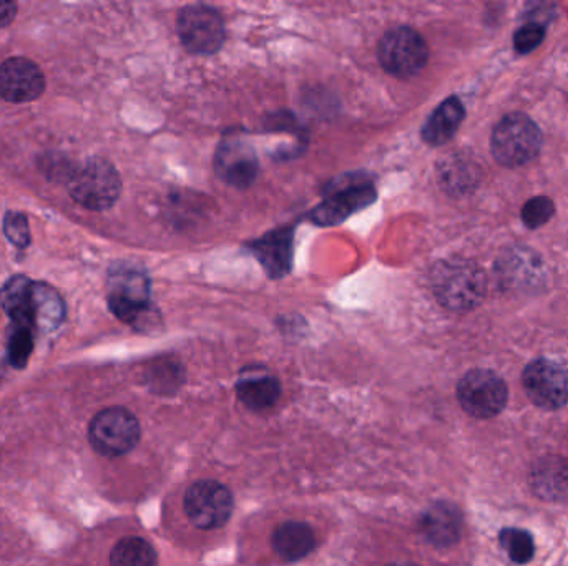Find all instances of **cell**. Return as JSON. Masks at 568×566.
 I'll list each match as a JSON object with an SVG mask.
<instances>
[{
	"mask_svg": "<svg viewBox=\"0 0 568 566\" xmlns=\"http://www.w3.org/2000/svg\"><path fill=\"white\" fill-rule=\"evenodd\" d=\"M431 286L441 306L452 313H467L484 301L488 275L476 261L449 257L436 264Z\"/></svg>",
	"mask_w": 568,
	"mask_h": 566,
	"instance_id": "cell-1",
	"label": "cell"
},
{
	"mask_svg": "<svg viewBox=\"0 0 568 566\" xmlns=\"http://www.w3.org/2000/svg\"><path fill=\"white\" fill-rule=\"evenodd\" d=\"M544 147L541 128L522 112L507 113L495 125L491 150L495 162L505 168H519L541 155Z\"/></svg>",
	"mask_w": 568,
	"mask_h": 566,
	"instance_id": "cell-2",
	"label": "cell"
},
{
	"mask_svg": "<svg viewBox=\"0 0 568 566\" xmlns=\"http://www.w3.org/2000/svg\"><path fill=\"white\" fill-rule=\"evenodd\" d=\"M68 193L87 210L105 212L121 198V175L106 160H89L68 176Z\"/></svg>",
	"mask_w": 568,
	"mask_h": 566,
	"instance_id": "cell-3",
	"label": "cell"
},
{
	"mask_svg": "<svg viewBox=\"0 0 568 566\" xmlns=\"http://www.w3.org/2000/svg\"><path fill=\"white\" fill-rule=\"evenodd\" d=\"M379 62L388 74L411 78L429 61V47L417 30L395 27L388 30L378 47Z\"/></svg>",
	"mask_w": 568,
	"mask_h": 566,
	"instance_id": "cell-4",
	"label": "cell"
},
{
	"mask_svg": "<svg viewBox=\"0 0 568 566\" xmlns=\"http://www.w3.org/2000/svg\"><path fill=\"white\" fill-rule=\"evenodd\" d=\"M140 424L130 411L110 407L93 417L89 429L90 445L105 457H121L140 440Z\"/></svg>",
	"mask_w": 568,
	"mask_h": 566,
	"instance_id": "cell-5",
	"label": "cell"
},
{
	"mask_svg": "<svg viewBox=\"0 0 568 566\" xmlns=\"http://www.w3.org/2000/svg\"><path fill=\"white\" fill-rule=\"evenodd\" d=\"M457 399L476 419H492L507 405V383L494 370H469L457 386Z\"/></svg>",
	"mask_w": 568,
	"mask_h": 566,
	"instance_id": "cell-6",
	"label": "cell"
},
{
	"mask_svg": "<svg viewBox=\"0 0 568 566\" xmlns=\"http://www.w3.org/2000/svg\"><path fill=\"white\" fill-rule=\"evenodd\" d=\"M109 306L118 319L134 324L146 320L150 314V281L146 273L134 267H122L110 276Z\"/></svg>",
	"mask_w": 568,
	"mask_h": 566,
	"instance_id": "cell-7",
	"label": "cell"
},
{
	"mask_svg": "<svg viewBox=\"0 0 568 566\" xmlns=\"http://www.w3.org/2000/svg\"><path fill=\"white\" fill-rule=\"evenodd\" d=\"M177 25L185 49L197 55H212L225 42L222 14L209 5H188L178 14Z\"/></svg>",
	"mask_w": 568,
	"mask_h": 566,
	"instance_id": "cell-8",
	"label": "cell"
},
{
	"mask_svg": "<svg viewBox=\"0 0 568 566\" xmlns=\"http://www.w3.org/2000/svg\"><path fill=\"white\" fill-rule=\"evenodd\" d=\"M233 496L222 483L206 480L197 482L185 495V512L191 524L202 530L223 527L231 517Z\"/></svg>",
	"mask_w": 568,
	"mask_h": 566,
	"instance_id": "cell-9",
	"label": "cell"
},
{
	"mask_svg": "<svg viewBox=\"0 0 568 566\" xmlns=\"http://www.w3.org/2000/svg\"><path fill=\"white\" fill-rule=\"evenodd\" d=\"M523 389L537 407L557 411L568 404V370L561 364L537 360L523 370Z\"/></svg>",
	"mask_w": 568,
	"mask_h": 566,
	"instance_id": "cell-10",
	"label": "cell"
},
{
	"mask_svg": "<svg viewBox=\"0 0 568 566\" xmlns=\"http://www.w3.org/2000/svg\"><path fill=\"white\" fill-rule=\"evenodd\" d=\"M376 200V190L371 184L351 176L346 185L341 184L329 190L328 198L313 210L311 219L323 226L338 225L348 216L369 206Z\"/></svg>",
	"mask_w": 568,
	"mask_h": 566,
	"instance_id": "cell-11",
	"label": "cell"
},
{
	"mask_svg": "<svg viewBox=\"0 0 568 566\" xmlns=\"http://www.w3.org/2000/svg\"><path fill=\"white\" fill-rule=\"evenodd\" d=\"M46 90L42 68L25 56H14L0 65V97L12 103L39 99Z\"/></svg>",
	"mask_w": 568,
	"mask_h": 566,
	"instance_id": "cell-12",
	"label": "cell"
},
{
	"mask_svg": "<svg viewBox=\"0 0 568 566\" xmlns=\"http://www.w3.org/2000/svg\"><path fill=\"white\" fill-rule=\"evenodd\" d=\"M215 169L231 187L247 188L256 180L260 163L253 148L240 138H226L216 148Z\"/></svg>",
	"mask_w": 568,
	"mask_h": 566,
	"instance_id": "cell-13",
	"label": "cell"
},
{
	"mask_svg": "<svg viewBox=\"0 0 568 566\" xmlns=\"http://www.w3.org/2000/svg\"><path fill=\"white\" fill-rule=\"evenodd\" d=\"M545 264L535 251L527 248H514L505 251L498 260L497 275L502 288L517 289V291H530L544 285Z\"/></svg>",
	"mask_w": 568,
	"mask_h": 566,
	"instance_id": "cell-14",
	"label": "cell"
},
{
	"mask_svg": "<svg viewBox=\"0 0 568 566\" xmlns=\"http://www.w3.org/2000/svg\"><path fill=\"white\" fill-rule=\"evenodd\" d=\"M424 539L434 546H451L459 542L463 533V515L459 508L447 502H438L424 512L419 520Z\"/></svg>",
	"mask_w": 568,
	"mask_h": 566,
	"instance_id": "cell-15",
	"label": "cell"
},
{
	"mask_svg": "<svg viewBox=\"0 0 568 566\" xmlns=\"http://www.w3.org/2000/svg\"><path fill=\"white\" fill-rule=\"evenodd\" d=\"M34 286L27 276L17 275L0 289V306L4 307L14 326L36 331L34 319Z\"/></svg>",
	"mask_w": 568,
	"mask_h": 566,
	"instance_id": "cell-16",
	"label": "cell"
},
{
	"mask_svg": "<svg viewBox=\"0 0 568 566\" xmlns=\"http://www.w3.org/2000/svg\"><path fill=\"white\" fill-rule=\"evenodd\" d=\"M240 401L254 412L268 411L281 395L279 380L262 369L243 370L237 383Z\"/></svg>",
	"mask_w": 568,
	"mask_h": 566,
	"instance_id": "cell-17",
	"label": "cell"
},
{
	"mask_svg": "<svg viewBox=\"0 0 568 566\" xmlns=\"http://www.w3.org/2000/svg\"><path fill=\"white\" fill-rule=\"evenodd\" d=\"M466 118V109L459 97H449L429 116L422 127V140L431 147H441L454 138Z\"/></svg>",
	"mask_w": 568,
	"mask_h": 566,
	"instance_id": "cell-18",
	"label": "cell"
},
{
	"mask_svg": "<svg viewBox=\"0 0 568 566\" xmlns=\"http://www.w3.org/2000/svg\"><path fill=\"white\" fill-rule=\"evenodd\" d=\"M530 486L542 500H560L568 495V462L561 457H545L533 465Z\"/></svg>",
	"mask_w": 568,
	"mask_h": 566,
	"instance_id": "cell-19",
	"label": "cell"
},
{
	"mask_svg": "<svg viewBox=\"0 0 568 566\" xmlns=\"http://www.w3.org/2000/svg\"><path fill=\"white\" fill-rule=\"evenodd\" d=\"M315 531L303 521H287L273 533V549L287 562H298L315 550Z\"/></svg>",
	"mask_w": 568,
	"mask_h": 566,
	"instance_id": "cell-20",
	"label": "cell"
},
{
	"mask_svg": "<svg viewBox=\"0 0 568 566\" xmlns=\"http://www.w3.org/2000/svg\"><path fill=\"white\" fill-rule=\"evenodd\" d=\"M254 253L273 278L287 275L293 257V231L279 229L254 244Z\"/></svg>",
	"mask_w": 568,
	"mask_h": 566,
	"instance_id": "cell-21",
	"label": "cell"
},
{
	"mask_svg": "<svg viewBox=\"0 0 568 566\" xmlns=\"http://www.w3.org/2000/svg\"><path fill=\"white\" fill-rule=\"evenodd\" d=\"M34 319L36 329L42 331H52L65 319V304L61 294L46 282H36L34 286Z\"/></svg>",
	"mask_w": 568,
	"mask_h": 566,
	"instance_id": "cell-22",
	"label": "cell"
},
{
	"mask_svg": "<svg viewBox=\"0 0 568 566\" xmlns=\"http://www.w3.org/2000/svg\"><path fill=\"white\" fill-rule=\"evenodd\" d=\"M439 176L449 193L466 194L479 185L480 169L474 160L456 155L447 159Z\"/></svg>",
	"mask_w": 568,
	"mask_h": 566,
	"instance_id": "cell-23",
	"label": "cell"
},
{
	"mask_svg": "<svg viewBox=\"0 0 568 566\" xmlns=\"http://www.w3.org/2000/svg\"><path fill=\"white\" fill-rule=\"evenodd\" d=\"M112 566H156L159 558L153 546L140 537L121 540L110 555Z\"/></svg>",
	"mask_w": 568,
	"mask_h": 566,
	"instance_id": "cell-24",
	"label": "cell"
},
{
	"mask_svg": "<svg viewBox=\"0 0 568 566\" xmlns=\"http://www.w3.org/2000/svg\"><path fill=\"white\" fill-rule=\"evenodd\" d=\"M501 545L507 552L508 558L517 565H526L533 558L535 545H533L532 534L520 528H504L501 531Z\"/></svg>",
	"mask_w": 568,
	"mask_h": 566,
	"instance_id": "cell-25",
	"label": "cell"
},
{
	"mask_svg": "<svg viewBox=\"0 0 568 566\" xmlns=\"http://www.w3.org/2000/svg\"><path fill=\"white\" fill-rule=\"evenodd\" d=\"M34 351V331L25 327H14L11 339H9V363L15 369H24L27 366L30 354Z\"/></svg>",
	"mask_w": 568,
	"mask_h": 566,
	"instance_id": "cell-26",
	"label": "cell"
},
{
	"mask_svg": "<svg viewBox=\"0 0 568 566\" xmlns=\"http://www.w3.org/2000/svg\"><path fill=\"white\" fill-rule=\"evenodd\" d=\"M555 215V204L551 198L535 197L527 201L522 207V222L529 229L547 225Z\"/></svg>",
	"mask_w": 568,
	"mask_h": 566,
	"instance_id": "cell-27",
	"label": "cell"
},
{
	"mask_svg": "<svg viewBox=\"0 0 568 566\" xmlns=\"http://www.w3.org/2000/svg\"><path fill=\"white\" fill-rule=\"evenodd\" d=\"M545 39V27L537 22H530V24L522 25L514 36V49L520 55L533 52L539 49Z\"/></svg>",
	"mask_w": 568,
	"mask_h": 566,
	"instance_id": "cell-28",
	"label": "cell"
},
{
	"mask_svg": "<svg viewBox=\"0 0 568 566\" xmlns=\"http://www.w3.org/2000/svg\"><path fill=\"white\" fill-rule=\"evenodd\" d=\"M4 232L14 247L27 248L30 244V228L24 213L9 212L4 218Z\"/></svg>",
	"mask_w": 568,
	"mask_h": 566,
	"instance_id": "cell-29",
	"label": "cell"
},
{
	"mask_svg": "<svg viewBox=\"0 0 568 566\" xmlns=\"http://www.w3.org/2000/svg\"><path fill=\"white\" fill-rule=\"evenodd\" d=\"M17 15V4L12 0H0V28L8 27Z\"/></svg>",
	"mask_w": 568,
	"mask_h": 566,
	"instance_id": "cell-30",
	"label": "cell"
},
{
	"mask_svg": "<svg viewBox=\"0 0 568 566\" xmlns=\"http://www.w3.org/2000/svg\"><path fill=\"white\" fill-rule=\"evenodd\" d=\"M389 566H417L413 565V563H392V565Z\"/></svg>",
	"mask_w": 568,
	"mask_h": 566,
	"instance_id": "cell-31",
	"label": "cell"
}]
</instances>
